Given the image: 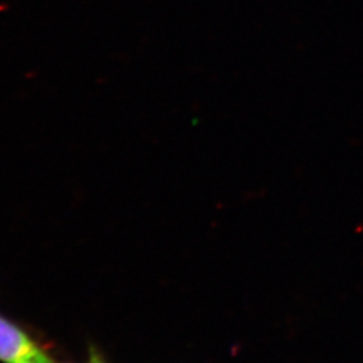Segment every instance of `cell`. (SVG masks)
Listing matches in <instances>:
<instances>
[{"mask_svg":"<svg viewBox=\"0 0 363 363\" xmlns=\"http://www.w3.org/2000/svg\"><path fill=\"white\" fill-rule=\"evenodd\" d=\"M0 362L55 363V359L23 327L0 315Z\"/></svg>","mask_w":363,"mask_h":363,"instance_id":"cell-1","label":"cell"},{"mask_svg":"<svg viewBox=\"0 0 363 363\" xmlns=\"http://www.w3.org/2000/svg\"><path fill=\"white\" fill-rule=\"evenodd\" d=\"M91 363H104V362H101V359H100V358H99V357H97V355H94V354H93V355H91Z\"/></svg>","mask_w":363,"mask_h":363,"instance_id":"cell-2","label":"cell"}]
</instances>
